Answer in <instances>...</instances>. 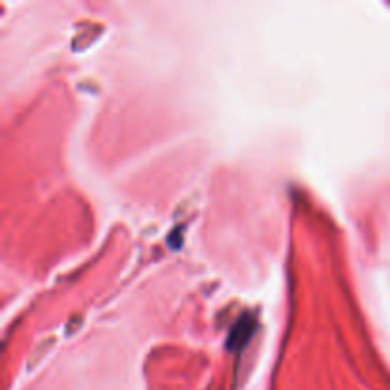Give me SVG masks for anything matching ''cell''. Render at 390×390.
<instances>
[{
	"label": "cell",
	"mask_w": 390,
	"mask_h": 390,
	"mask_svg": "<svg viewBox=\"0 0 390 390\" xmlns=\"http://www.w3.org/2000/svg\"><path fill=\"white\" fill-rule=\"evenodd\" d=\"M253 333V324H251L250 320H242L234 326L233 333H231V339H228V347L233 350H236L238 347H242V344H246V341L250 339V335Z\"/></svg>",
	"instance_id": "1"
}]
</instances>
